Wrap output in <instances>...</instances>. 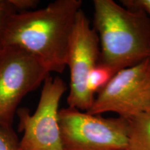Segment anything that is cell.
Here are the masks:
<instances>
[{
    "mask_svg": "<svg viewBox=\"0 0 150 150\" xmlns=\"http://www.w3.org/2000/svg\"><path fill=\"white\" fill-rule=\"evenodd\" d=\"M81 0H56L45 8L9 17L1 46H16L29 52L49 72L62 73L67 66L69 42Z\"/></svg>",
    "mask_w": 150,
    "mask_h": 150,
    "instance_id": "cell-1",
    "label": "cell"
},
{
    "mask_svg": "<svg viewBox=\"0 0 150 150\" xmlns=\"http://www.w3.org/2000/svg\"><path fill=\"white\" fill-rule=\"evenodd\" d=\"M93 6L99 63L117 72L150 59V18L146 13L113 0H95Z\"/></svg>",
    "mask_w": 150,
    "mask_h": 150,
    "instance_id": "cell-2",
    "label": "cell"
},
{
    "mask_svg": "<svg viewBox=\"0 0 150 150\" xmlns=\"http://www.w3.org/2000/svg\"><path fill=\"white\" fill-rule=\"evenodd\" d=\"M63 150H127L129 120L67 107L59 110Z\"/></svg>",
    "mask_w": 150,
    "mask_h": 150,
    "instance_id": "cell-3",
    "label": "cell"
},
{
    "mask_svg": "<svg viewBox=\"0 0 150 150\" xmlns=\"http://www.w3.org/2000/svg\"><path fill=\"white\" fill-rule=\"evenodd\" d=\"M50 73L34 56L16 46L0 47V125L12 126L18 106Z\"/></svg>",
    "mask_w": 150,
    "mask_h": 150,
    "instance_id": "cell-4",
    "label": "cell"
},
{
    "mask_svg": "<svg viewBox=\"0 0 150 150\" xmlns=\"http://www.w3.org/2000/svg\"><path fill=\"white\" fill-rule=\"evenodd\" d=\"M150 110V59L123 69L95 97L93 115L112 112L125 119Z\"/></svg>",
    "mask_w": 150,
    "mask_h": 150,
    "instance_id": "cell-5",
    "label": "cell"
},
{
    "mask_svg": "<svg viewBox=\"0 0 150 150\" xmlns=\"http://www.w3.org/2000/svg\"><path fill=\"white\" fill-rule=\"evenodd\" d=\"M67 87L59 76L43 82L40 100L33 115L26 108L17 110L19 131L24 133L20 150H63L59 123L60 101Z\"/></svg>",
    "mask_w": 150,
    "mask_h": 150,
    "instance_id": "cell-6",
    "label": "cell"
},
{
    "mask_svg": "<svg viewBox=\"0 0 150 150\" xmlns=\"http://www.w3.org/2000/svg\"><path fill=\"white\" fill-rule=\"evenodd\" d=\"M100 47L98 36L89 20L81 9L71 34L67 56L70 70V91L67 98L69 107L88 111L95 96L88 89L90 72L98 64Z\"/></svg>",
    "mask_w": 150,
    "mask_h": 150,
    "instance_id": "cell-7",
    "label": "cell"
},
{
    "mask_svg": "<svg viewBox=\"0 0 150 150\" xmlns=\"http://www.w3.org/2000/svg\"><path fill=\"white\" fill-rule=\"evenodd\" d=\"M128 120L127 150H150V110Z\"/></svg>",
    "mask_w": 150,
    "mask_h": 150,
    "instance_id": "cell-8",
    "label": "cell"
},
{
    "mask_svg": "<svg viewBox=\"0 0 150 150\" xmlns=\"http://www.w3.org/2000/svg\"><path fill=\"white\" fill-rule=\"evenodd\" d=\"M117 73L113 69L98 63L91 72L88 78V89L95 96L108 83L111 79Z\"/></svg>",
    "mask_w": 150,
    "mask_h": 150,
    "instance_id": "cell-9",
    "label": "cell"
},
{
    "mask_svg": "<svg viewBox=\"0 0 150 150\" xmlns=\"http://www.w3.org/2000/svg\"><path fill=\"white\" fill-rule=\"evenodd\" d=\"M0 150H20V141L12 126L0 125Z\"/></svg>",
    "mask_w": 150,
    "mask_h": 150,
    "instance_id": "cell-10",
    "label": "cell"
},
{
    "mask_svg": "<svg viewBox=\"0 0 150 150\" xmlns=\"http://www.w3.org/2000/svg\"><path fill=\"white\" fill-rule=\"evenodd\" d=\"M17 13L9 0H0V47L1 38L6 22L11 15Z\"/></svg>",
    "mask_w": 150,
    "mask_h": 150,
    "instance_id": "cell-11",
    "label": "cell"
},
{
    "mask_svg": "<svg viewBox=\"0 0 150 150\" xmlns=\"http://www.w3.org/2000/svg\"><path fill=\"white\" fill-rule=\"evenodd\" d=\"M121 2L126 8L144 11L150 18V0H123Z\"/></svg>",
    "mask_w": 150,
    "mask_h": 150,
    "instance_id": "cell-12",
    "label": "cell"
},
{
    "mask_svg": "<svg viewBox=\"0 0 150 150\" xmlns=\"http://www.w3.org/2000/svg\"><path fill=\"white\" fill-rule=\"evenodd\" d=\"M17 13H23L34 10L39 1L37 0H9Z\"/></svg>",
    "mask_w": 150,
    "mask_h": 150,
    "instance_id": "cell-13",
    "label": "cell"
}]
</instances>
